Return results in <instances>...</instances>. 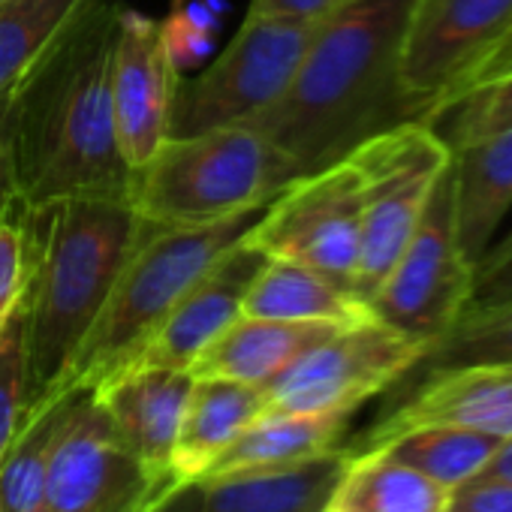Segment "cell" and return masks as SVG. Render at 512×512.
I'll list each match as a JSON object with an SVG mask.
<instances>
[{
  "instance_id": "3",
  "label": "cell",
  "mask_w": 512,
  "mask_h": 512,
  "mask_svg": "<svg viewBox=\"0 0 512 512\" xmlns=\"http://www.w3.org/2000/svg\"><path fill=\"white\" fill-rule=\"evenodd\" d=\"M34 272L25 293L28 413L55 395L91 335L142 217L130 199H61L28 208Z\"/></svg>"
},
{
  "instance_id": "13",
  "label": "cell",
  "mask_w": 512,
  "mask_h": 512,
  "mask_svg": "<svg viewBox=\"0 0 512 512\" xmlns=\"http://www.w3.org/2000/svg\"><path fill=\"white\" fill-rule=\"evenodd\" d=\"M416 428H464L512 437V362H470L428 368V377L380 416L353 446L371 452Z\"/></svg>"
},
{
  "instance_id": "27",
  "label": "cell",
  "mask_w": 512,
  "mask_h": 512,
  "mask_svg": "<svg viewBox=\"0 0 512 512\" xmlns=\"http://www.w3.org/2000/svg\"><path fill=\"white\" fill-rule=\"evenodd\" d=\"M470 362H512V302L470 305L425 356L428 368Z\"/></svg>"
},
{
  "instance_id": "28",
  "label": "cell",
  "mask_w": 512,
  "mask_h": 512,
  "mask_svg": "<svg viewBox=\"0 0 512 512\" xmlns=\"http://www.w3.org/2000/svg\"><path fill=\"white\" fill-rule=\"evenodd\" d=\"M440 121H446V133L440 136L449 145V151L494 130L512 127V61L488 73L473 88L461 91L449 106L437 112L431 127Z\"/></svg>"
},
{
  "instance_id": "18",
  "label": "cell",
  "mask_w": 512,
  "mask_h": 512,
  "mask_svg": "<svg viewBox=\"0 0 512 512\" xmlns=\"http://www.w3.org/2000/svg\"><path fill=\"white\" fill-rule=\"evenodd\" d=\"M458 241L476 266L512 208V127L452 148Z\"/></svg>"
},
{
  "instance_id": "5",
  "label": "cell",
  "mask_w": 512,
  "mask_h": 512,
  "mask_svg": "<svg viewBox=\"0 0 512 512\" xmlns=\"http://www.w3.org/2000/svg\"><path fill=\"white\" fill-rule=\"evenodd\" d=\"M296 175L290 157L266 133L235 124L166 139L133 172L130 202L151 226H211L266 208Z\"/></svg>"
},
{
  "instance_id": "36",
  "label": "cell",
  "mask_w": 512,
  "mask_h": 512,
  "mask_svg": "<svg viewBox=\"0 0 512 512\" xmlns=\"http://www.w3.org/2000/svg\"><path fill=\"white\" fill-rule=\"evenodd\" d=\"M509 235H512V232H509Z\"/></svg>"
},
{
  "instance_id": "25",
  "label": "cell",
  "mask_w": 512,
  "mask_h": 512,
  "mask_svg": "<svg viewBox=\"0 0 512 512\" xmlns=\"http://www.w3.org/2000/svg\"><path fill=\"white\" fill-rule=\"evenodd\" d=\"M94 0H0V94L16 88Z\"/></svg>"
},
{
  "instance_id": "23",
  "label": "cell",
  "mask_w": 512,
  "mask_h": 512,
  "mask_svg": "<svg viewBox=\"0 0 512 512\" xmlns=\"http://www.w3.org/2000/svg\"><path fill=\"white\" fill-rule=\"evenodd\" d=\"M449 488L431 482L410 464L374 449L350 452L326 512H443Z\"/></svg>"
},
{
  "instance_id": "17",
  "label": "cell",
  "mask_w": 512,
  "mask_h": 512,
  "mask_svg": "<svg viewBox=\"0 0 512 512\" xmlns=\"http://www.w3.org/2000/svg\"><path fill=\"white\" fill-rule=\"evenodd\" d=\"M193 389L190 371L175 368H130L100 386L94 398L106 410L121 443L151 470H172V449Z\"/></svg>"
},
{
  "instance_id": "21",
  "label": "cell",
  "mask_w": 512,
  "mask_h": 512,
  "mask_svg": "<svg viewBox=\"0 0 512 512\" xmlns=\"http://www.w3.org/2000/svg\"><path fill=\"white\" fill-rule=\"evenodd\" d=\"M353 413H266L250 422L196 482L290 467L338 446Z\"/></svg>"
},
{
  "instance_id": "35",
  "label": "cell",
  "mask_w": 512,
  "mask_h": 512,
  "mask_svg": "<svg viewBox=\"0 0 512 512\" xmlns=\"http://www.w3.org/2000/svg\"><path fill=\"white\" fill-rule=\"evenodd\" d=\"M482 473H485V476H500V479L512 482V437H506V440L497 446V452L491 455V461L485 464Z\"/></svg>"
},
{
  "instance_id": "15",
  "label": "cell",
  "mask_w": 512,
  "mask_h": 512,
  "mask_svg": "<svg viewBox=\"0 0 512 512\" xmlns=\"http://www.w3.org/2000/svg\"><path fill=\"white\" fill-rule=\"evenodd\" d=\"M250 232V229H247ZM266 253H260L244 238L226 250L220 260L187 290L166 320L148 335V341L130 356L121 371L130 368H175L190 371V365L205 353V347L241 317L244 293L263 266Z\"/></svg>"
},
{
  "instance_id": "34",
  "label": "cell",
  "mask_w": 512,
  "mask_h": 512,
  "mask_svg": "<svg viewBox=\"0 0 512 512\" xmlns=\"http://www.w3.org/2000/svg\"><path fill=\"white\" fill-rule=\"evenodd\" d=\"M344 0H250L247 16L256 19H278V22H305L320 25L329 19Z\"/></svg>"
},
{
  "instance_id": "8",
  "label": "cell",
  "mask_w": 512,
  "mask_h": 512,
  "mask_svg": "<svg viewBox=\"0 0 512 512\" xmlns=\"http://www.w3.org/2000/svg\"><path fill=\"white\" fill-rule=\"evenodd\" d=\"M317 25L244 16L232 43L172 97L169 139L247 124L272 109L296 79Z\"/></svg>"
},
{
  "instance_id": "19",
  "label": "cell",
  "mask_w": 512,
  "mask_h": 512,
  "mask_svg": "<svg viewBox=\"0 0 512 512\" xmlns=\"http://www.w3.org/2000/svg\"><path fill=\"white\" fill-rule=\"evenodd\" d=\"M338 329H344V326L263 320V317H244L241 314L229 329H223L205 347V353L190 365V374L266 386L281 371H287L305 350L326 341Z\"/></svg>"
},
{
  "instance_id": "2",
  "label": "cell",
  "mask_w": 512,
  "mask_h": 512,
  "mask_svg": "<svg viewBox=\"0 0 512 512\" xmlns=\"http://www.w3.org/2000/svg\"><path fill=\"white\" fill-rule=\"evenodd\" d=\"M413 7L416 0H344L317 25L287 94L247 124L305 175L383 130L389 109L404 121L398 67Z\"/></svg>"
},
{
  "instance_id": "20",
  "label": "cell",
  "mask_w": 512,
  "mask_h": 512,
  "mask_svg": "<svg viewBox=\"0 0 512 512\" xmlns=\"http://www.w3.org/2000/svg\"><path fill=\"white\" fill-rule=\"evenodd\" d=\"M263 413V386L223 377H193V389L172 449V473L181 479V485L196 482L202 470Z\"/></svg>"
},
{
  "instance_id": "6",
  "label": "cell",
  "mask_w": 512,
  "mask_h": 512,
  "mask_svg": "<svg viewBox=\"0 0 512 512\" xmlns=\"http://www.w3.org/2000/svg\"><path fill=\"white\" fill-rule=\"evenodd\" d=\"M362 178V250L356 299L371 302L419 226L452 151L425 121H395L347 151Z\"/></svg>"
},
{
  "instance_id": "29",
  "label": "cell",
  "mask_w": 512,
  "mask_h": 512,
  "mask_svg": "<svg viewBox=\"0 0 512 512\" xmlns=\"http://www.w3.org/2000/svg\"><path fill=\"white\" fill-rule=\"evenodd\" d=\"M28 353H25V299L0 329V461L13 446L28 416Z\"/></svg>"
},
{
  "instance_id": "1",
  "label": "cell",
  "mask_w": 512,
  "mask_h": 512,
  "mask_svg": "<svg viewBox=\"0 0 512 512\" xmlns=\"http://www.w3.org/2000/svg\"><path fill=\"white\" fill-rule=\"evenodd\" d=\"M118 10L115 0H94L19 85L13 163L28 208L130 199L133 169L121 154L112 106Z\"/></svg>"
},
{
  "instance_id": "4",
  "label": "cell",
  "mask_w": 512,
  "mask_h": 512,
  "mask_svg": "<svg viewBox=\"0 0 512 512\" xmlns=\"http://www.w3.org/2000/svg\"><path fill=\"white\" fill-rule=\"evenodd\" d=\"M263 211L235 214L211 226H151L142 220V235L118 272L61 392L94 389L118 374L178 299L247 235Z\"/></svg>"
},
{
  "instance_id": "7",
  "label": "cell",
  "mask_w": 512,
  "mask_h": 512,
  "mask_svg": "<svg viewBox=\"0 0 512 512\" xmlns=\"http://www.w3.org/2000/svg\"><path fill=\"white\" fill-rule=\"evenodd\" d=\"M512 61V0H416L398 67L404 121L443 106Z\"/></svg>"
},
{
  "instance_id": "10",
  "label": "cell",
  "mask_w": 512,
  "mask_h": 512,
  "mask_svg": "<svg viewBox=\"0 0 512 512\" xmlns=\"http://www.w3.org/2000/svg\"><path fill=\"white\" fill-rule=\"evenodd\" d=\"M470 305L473 263L458 241L452 172L446 169L392 272L371 296L368 311L380 323L434 344Z\"/></svg>"
},
{
  "instance_id": "26",
  "label": "cell",
  "mask_w": 512,
  "mask_h": 512,
  "mask_svg": "<svg viewBox=\"0 0 512 512\" xmlns=\"http://www.w3.org/2000/svg\"><path fill=\"white\" fill-rule=\"evenodd\" d=\"M500 443H503L500 437L482 434V431L416 428V431H407V434L395 437L392 443L380 446V452L410 464L413 470L425 473L431 482L452 491L461 482L482 473Z\"/></svg>"
},
{
  "instance_id": "33",
  "label": "cell",
  "mask_w": 512,
  "mask_h": 512,
  "mask_svg": "<svg viewBox=\"0 0 512 512\" xmlns=\"http://www.w3.org/2000/svg\"><path fill=\"white\" fill-rule=\"evenodd\" d=\"M25 82V79H22ZM19 82V85H22ZM19 85L0 94V217H4L13 202L19 199L16 187V163H13V121H16V97Z\"/></svg>"
},
{
  "instance_id": "32",
  "label": "cell",
  "mask_w": 512,
  "mask_h": 512,
  "mask_svg": "<svg viewBox=\"0 0 512 512\" xmlns=\"http://www.w3.org/2000/svg\"><path fill=\"white\" fill-rule=\"evenodd\" d=\"M443 512H512V482L476 473L449 491Z\"/></svg>"
},
{
  "instance_id": "9",
  "label": "cell",
  "mask_w": 512,
  "mask_h": 512,
  "mask_svg": "<svg viewBox=\"0 0 512 512\" xmlns=\"http://www.w3.org/2000/svg\"><path fill=\"white\" fill-rule=\"evenodd\" d=\"M266 256L302 263L356 296L362 250V178L344 154L296 175L244 235Z\"/></svg>"
},
{
  "instance_id": "12",
  "label": "cell",
  "mask_w": 512,
  "mask_h": 512,
  "mask_svg": "<svg viewBox=\"0 0 512 512\" xmlns=\"http://www.w3.org/2000/svg\"><path fill=\"white\" fill-rule=\"evenodd\" d=\"M181 479L142 464L88 389L55 449L40 512H160Z\"/></svg>"
},
{
  "instance_id": "24",
  "label": "cell",
  "mask_w": 512,
  "mask_h": 512,
  "mask_svg": "<svg viewBox=\"0 0 512 512\" xmlns=\"http://www.w3.org/2000/svg\"><path fill=\"white\" fill-rule=\"evenodd\" d=\"M88 389H70L34 407L0 461V512H40L55 449Z\"/></svg>"
},
{
  "instance_id": "30",
  "label": "cell",
  "mask_w": 512,
  "mask_h": 512,
  "mask_svg": "<svg viewBox=\"0 0 512 512\" xmlns=\"http://www.w3.org/2000/svg\"><path fill=\"white\" fill-rule=\"evenodd\" d=\"M34 272V232L22 199L0 217V329L22 305Z\"/></svg>"
},
{
  "instance_id": "14",
  "label": "cell",
  "mask_w": 512,
  "mask_h": 512,
  "mask_svg": "<svg viewBox=\"0 0 512 512\" xmlns=\"http://www.w3.org/2000/svg\"><path fill=\"white\" fill-rule=\"evenodd\" d=\"M178 88L166 28L136 10H118L112 49V106L127 166L142 169L169 139Z\"/></svg>"
},
{
  "instance_id": "16",
  "label": "cell",
  "mask_w": 512,
  "mask_h": 512,
  "mask_svg": "<svg viewBox=\"0 0 512 512\" xmlns=\"http://www.w3.org/2000/svg\"><path fill=\"white\" fill-rule=\"evenodd\" d=\"M350 449L335 446L290 467L184 485L160 512H326Z\"/></svg>"
},
{
  "instance_id": "11",
  "label": "cell",
  "mask_w": 512,
  "mask_h": 512,
  "mask_svg": "<svg viewBox=\"0 0 512 512\" xmlns=\"http://www.w3.org/2000/svg\"><path fill=\"white\" fill-rule=\"evenodd\" d=\"M428 350V341L404 335L377 317L344 326L263 386L266 413H356L422 365Z\"/></svg>"
},
{
  "instance_id": "22",
  "label": "cell",
  "mask_w": 512,
  "mask_h": 512,
  "mask_svg": "<svg viewBox=\"0 0 512 512\" xmlns=\"http://www.w3.org/2000/svg\"><path fill=\"white\" fill-rule=\"evenodd\" d=\"M241 314L263 320L335 326H353L374 317L368 305L359 302L353 293L341 290L338 284L302 263L284 260V256H266L263 266L256 269L244 293Z\"/></svg>"
},
{
  "instance_id": "31",
  "label": "cell",
  "mask_w": 512,
  "mask_h": 512,
  "mask_svg": "<svg viewBox=\"0 0 512 512\" xmlns=\"http://www.w3.org/2000/svg\"><path fill=\"white\" fill-rule=\"evenodd\" d=\"M512 302V235L491 241L473 266V305Z\"/></svg>"
}]
</instances>
